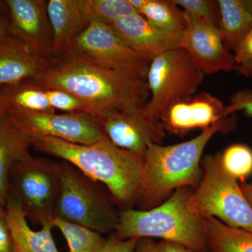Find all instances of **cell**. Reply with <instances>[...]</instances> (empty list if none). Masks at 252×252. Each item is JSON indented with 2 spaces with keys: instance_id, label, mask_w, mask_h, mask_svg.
Masks as SVG:
<instances>
[{
  "instance_id": "obj_1",
  "label": "cell",
  "mask_w": 252,
  "mask_h": 252,
  "mask_svg": "<svg viewBox=\"0 0 252 252\" xmlns=\"http://www.w3.org/2000/svg\"><path fill=\"white\" fill-rule=\"evenodd\" d=\"M39 152L62 159L91 179L103 184L124 210L139 202L144 157L116 147L107 139L78 144L49 137L31 139Z\"/></svg>"
},
{
  "instance_id": "obj_2",
  "label": "cell",
  "mask_w": 252,
  "mask_h": 252,
  "mask_svg": "<svg viewBox=\"0 0 252 252\" xmlns=\"http://www.w3.org/2000/svg\"><path fill=\"white\" fill-rule=\"evenodd\" d=\"M32 81L42 89L74 94L93 115L117 104H146L149 96L146 79L99 67L67 53L53 56L47 70Z\"/></svg>"
},
{
  "instance_id": "obj_3",
  "label": "cell",
  "mask_w": 252,
  "mask_h": 252,
  "mask_svg": "<svg viewBox=\"0 0 252 252\" xmlns=\"http://www.w3.org/2000/svg\"><path fill=\"white\" fill-rule=\"evenodd\" d=\"M226 119L205 129L192 140L170 146L149 143L144 156L140 202L147 210L157 205L173 189L195 186L201 177L204 149L212 136L230 127Z\"/></svg>"
},
{
  "instance_id": "obj_4",
  "label": "cell",
  "mask_w": 252,
  "mask_h": 252,
  "mask_svg": "<svg viewBox=\"0 0 252 252\" xmlns=\"http://www.w3.org/2000/svg\"><path fill=\"white\" fill-rule=\"evenodd\" d=\"M190 194L187 187H183L176 189L169 200L160 206L151 210H122L117 229L113 233L122 240L158 238L195 252H207L203 217L189 208Z\"/></svg>"
},
{
  "instance_id": "obj_5",
  "label": "cell",
  "mask_w": 252,
  "mask_h": 252,
  "mask_svg": "<svg viewBox=\"0 0 252 252\" xmlns=\"http://www.w3.org/2000/svg\"><path fill=\"white\" fill-rule=\"evenodd\" d=\"M107 189L67 162H62V185L54 217L100 234L115 231L119 212Z\"/></svg>"
},
{
  "instance_id": "obj_6",
  "label": "cell",
  "mask_w": 252,
  "mask_h": 252,
  "mask_svg": "<svg viewBox=\"0 0 252 252\" xmlns=\"http://www.w3.org/2000/svg\"><path fill=\"white\" fill-rule=\"evenodd\" d=\"M62 185V162L31 154L11 167L7 198L14 199L35 224L51 223Z\"/></svg>"
},
{
  "instance_id": "obj_7",
  "label": "cell",
  "mask_w": 252,
  "mask_h": 252,
  "mask_svg": "<svg viewBox=\"0 0 252 252\" xmlns=\"http://www.w3.org/2000/svg\"><path fill=\"white\" fill-rule=\"evenodd\" d=\"M201 164L203 178L189 197V210L202 217H218L228 226L252 233V207L237 180L222 166L220 154L206 156Z\"/></svg>"
},
{
  "instance_id": "obj_8",
  "label": "cell",
  "mask_w": 252,
  "mask_h": 252,
  "mask_svg": "<svg viewBox=\"0 0 252 252\" xmlns=\"http://www.w3.org/2000/svg\"><path fill=\"white\" fill-rule=\"evenodd\" d=\"M204 75L183 48L154 58L146 77L151 94L145 104L146 112L152 119L160 120L170 104L193 95Z\"/></svg>"
},
{
  "instance_id": "obj_9",
  "label": "cell",
  "mask_w": 252,
  "mask_h": 252,
  "mask_svg": "<svg viewBox=\"0 0 252 252\" xmlns=\"http://www.w3.org/2000/svg\"><path fill=\"white\" fill-rule=\"evenodd\" d=\"M63 53L99 67L144 79L152 61L130 49L109 26L96 21L91 22Z\"/></svg>"
},
{
  "instance_id": "obj_10",
  "label": "cell",
  "mask_w": 252,
  "mask_h": 252,
  "mask_svg": "<svg viewBox=\"0 0 252 252\" xmlns=\"http://www.w3.org/2000/svg\"><path fill=\"white\" fill-rule=\"evenodd\" d=\"M145 104H117L94 116L109 142L119 148L144 157L148 144H161L165 135L161 122L149 117Z\"/></svg>"
},
{
  "instance_id": "obj_11",
  "label": "cell",
  "mask_w": 252,
  "mask_h": 252,
  "mask_svg": "<svg viewBox=\"0 0 252 252\" xmlns=\"http://www.w3.org/2000/svg\"><path fill=\"white\" fill-rule=\"evenodd\" d=\"M20 129L31 137H49L78 144L106 138L97 119L87 113H39L8 111Z\"/></svg>"
},
{
  "instance_id": "obj_12",
  "label": "cell",
  "mask_w": 252,
  "mask_h": 252,
  "mask_svg": "<svg viewBox=\"0 0 252 252\" xmlns=\"http://www.w3.org/2000/svg\"><path fill=\"white\" fill-rule=\"evenodd\" d=\"M186 15L187 26L182 34V48L195 65L204 74L235 70L234 55L223 44L218 26Z\"/></svg>"
},
{
  "instance_id": "obj_13",
  "label": "cell",
  "mask_w": 252,
  "mask_h": 252,
  "mask_svg": "<svg viewBox=\"0 0 252 252\" xmlns=\"http://www.w3.org/2000/svg\"><path fill=\"white\" fill-rule=\"evenodd\" d=\"M46 0H6L9 34L36 54L52 57L53 31Z\"/></svg>"
},
{
  "instance_id": "obj_14",
  "label": "cell",
  "mask_w": 252,
  "mask_h": 252,
  "mask_svg": "<svg viewBox=\"0 0 252 252\" xmlns=\"http://www.w3.org/2000/svg\"><path fill=\"white\" fill-rule=\"evenodd\" d=\"M221 100L203 92L170 104L160 118L165 130L185 135L194 129H205L226 119Z\"/></svg>"
},
{
  "instance_id": "obj_15",
  "label": "cell",
  "mask_w": 252,
  "mask_h": 252,
  "mask_svg": "<svg viewBox=\"0 0 252 252\" xmlns=\"http://www.w3.org/2000/svg\"><path fill=\"white\" fill-rule=\"evenodd\" d=\"M109 26L130 49L150 60L182 47V34L156 27L140 14L119 18Z\"/></svg>"
},
{
  "instance_id": "obj_16",
  "label": "cell",
  "mask_w": 252,
  "mask_h": 252,
  "mask_svg": "<svg viewBox=\"0 0 252 252\" xmlns=\"http://www.w3.org/2000/svg\"><path fill=\"white\" fill-rule=\"evenodd\" d=\"M51 59L8 36L0 43V89L40 77L49 68Z\"/></svg>"
},
{
  "instance_id": "obj_17",
  "label": "cell",
  "mask_w": 252,
  "mask_h": 252,
  "mask_svg": "<svg viewBox=\"0 0 252 252\" xmlns=\"http://www.w3.org/2000/svg\"><path fill=\"white\" fill-rule=\"evenodd\" d=\"M47 12L53 31V57L64 52L91 21L79 0H49Z\"/></svg>"
},
{
  "instance_id": "obj_18",
  "label": "cell",
  "mask_w": 252,
  "mask_h": 252,
  "mask_svg": "<svg viewBox=\"0 0 252 252\" xmlns=\"http://www.w3.org/2000/svg\"><path fill=\"white\" fill-rule=\"evenodd\" d=\"M6 220L16 252H60L52 235V222L32 229L22 207L14 199L7 198L4 207Z\"/></svg>"
},
{
  "instance_id": "obj_19",
  "label": "cell",
  "mask_w": 252,
  "mask_h": 252,
  "mask_svg": "<svg viewBox=\"0 0 252 252\" xmlns=\"http://www.w3.org/2000/svg\"><path fill=\"white\" fill-rule=\"evenodd\" d=\"M31 137L16 125L9 112L0 120V210L7 199L8 179L11 167L30 154Z\"/></svg>"
},
{
  "instance_id": "obj_20",
  "label": "cell",
  "mask_w": 252,
  "mask_h": 252,
  "mask_svg": "<svg viewBox=\"0 0 252 252\" xmlns=\"http://www.w3.org/2000/svg\"><path fill=\"white\" fill-rule=\"evenodd\" d=\"M218 28L227 49L235 51L252 28V16L245 0H219Z\"/></svg>"
},
{
  "instance_id": "obj_21",
  "label": "cell",
  "mask_w": 252,
  "mask_h": 252,
  "mask_svg": "<svg viewBox=\"0 0 252 252\" xmlns=\"http://www.w3.org/2000/svg\"><path fill=\"white\" fill-rule=\"evenodd\" d=\"M207 246L212 252H252V233L233 228L215 217H203Z\"/></svg>"
},
{
  "instance_id": "obj_22",
  "label": "cell",
  "mask_w": 252,
  "mask_h": 252,
  "mask_svg": "<svg viewBox=\"0 0 252 252\" xmlns=\"http://www.w3.org/2000/svg\"><path fill=\"white\" fill-rule=\"evenodd\" d=\"M9 110L39 113H55L46 95L45 89L32 80L23 81L2 88ZM8 110V111H9Z\"/></svg>"
},
{
  "instance_id": "obj_23",
  "label": "cell",
  "mask_w": 252,
  "mask_h": 252,
  "mask_svg": "<svg viewBox=\"0 0 252 252\" xmlns=\"http://www.w3.org/2000/svg\"><path fill=\"white\" fill-rule=\"evenodd\" d=\"M139 14L156 27L175 34H183L187 18L173 0H145Z\"/></svg>"
},
{
  "instance_id": "obj_24",
  "label": "cell",
  "mask_w": 252,
  "mask_h": 252,
  "mask_svg": "<svg viewBox=\"0 0 252 252\" xmlns=\"http://www.w3.org/2000/svg\"><path fill=\"white\" fill-rule=\"evenodd\" d=\"M51 222L65 238L69 247L68 252L103 251L107 239L104 238L100 233L59 217H54Z\"/></svg>"
},
{
  "instance_id": "obj_25",
  "label": "cell",
  "mask_w": 252,
  "mask_h": 252,
  "mask_svg": "<svg viewBox=\"0 0 252 252\" xmlns=\"http://www.w3.org/2000/svg\"><path fill=\"white\" fill-rule=\"evenodd\" d=\"M84 12L92 21L112 24L125 16L138 14L128 0H79Z\"/></svg>"
},
{
  "instance_id": "obj_26",
  "label": "cell",
  "mask_w": 252,
  "mask_h": 252,
  "mask_svg": "<svg viewBox=\"0 0 252 252\" xmlns=\"http://www.w3.org/2000/svg\"><path fill=\"white\" fill-rule=\"evenodd\" d=\"M220 157L222 166L235 180L244 181L252 173V150L248 146L233 144Z\"/></svg>"
},
{
  "instance_id": "obj_27",
  "label": "cell",
  "mask_w": 252,
  "mask_h": 252,
  "mask_svg": "<svg viewBox=\"0 0 252 252\" xmlns=\"http://www.w3.org/2000/svg\"><path fill=\"white\" fill-rule=\"evenodd\" d=\"M177 6L183 9L186 14L191 17L205 20L218 26V3L210 0H173Z\"/></svg>"
},
{
  "instance_id": "obj_28",
  "label": "cell",
  "mask_w": 252,
  "mask_h": 252,
  "mask_svg": "<svg viewBox=\"0 0 252 252\" xmlns=\"http://www.w3.org/2000/svg\"><path fill=\"white\" fill-rule=\"evenodd\" d=\"M44 89L49 103L55 111L58 109L65 113L92 114L87 104L74 94L59 89Z\"/></svg>"
},
{
  "instance_id": "obj_29",
  "label": "cell",
  "mask_w": 252,
  "mask_h": 252,
  "mask_svg": "<svg viewBox=\"0 0 252 252\" xmlns=\"http://www.w3.org/2000/svg\"><path fill=\"white\" fill-rule=\"evenodd\" d=\"M238 72L246 77L252 76V63L240 66ZM240 110H243L248 117H252V91L246 90L236 93L230 99V104L225 106V114L228 117Z\"/></svg>"
},
{
  "instance_id": "obj_30",
  "label": "cell",
  "mask_w": 252,
  "mask_h": 252,
  "mask_svg": "<svg viewBox=\"0 0 252 252\" xmlns=\"http://www.w3.org/2000/svg\"><path fill=\"white\" fill-rule=\"evenodd\" d=\"M234 52L236 65H243L252 62V28L239 43Z\"/></svg>"
},
{
  "instance_id": "obj_31",
  "label": "cell",
  "mask_w": 252,
  "mask_h": 252,
  "mask_svg": "<svg viewBox=\"0 0 252 252\" xmlns=\"http://www.w3.org/2000/svg\"><path fill=\"white\" fill-rule=\"evenodd\" d=\"M140 239L122 240L118 239L114 233L107 238L102 252H132Z\"/></svg>"
},
{
  "instance_id": "obj_32",
  "label": "cell",
  "mask_w": 252,
  "mask_h": 252,
  "mask_svg": "<svg viewBox=\"0 0 252 252\" xmlns=\"http://www.w3.org/2000/svg\"><path fill=\"white\" fill-rule=\"evenodd\" d=\"M0 252H16L4 209L0 210Z\"/></svg>"
},
{
  "instance_id": "obj_33",
  "label": "cell",
  "mask_w": 252,
  "mask_h": 252,
  "mask_svg": "<svg viewBox=\"0 0 252 252\" xmlns=\"http://www.w3.org/2000/svg\"><path fill=\"white\" fill-rule=\"evenodd\" d=\"M158 252H195L179 244L162 240L157 244Z\"/></svg>"
},
{
  "instance_id": "obj_34",
  "label": "cell",
  "mask_w": 252,
  "mask_h": 252,
  "mask_svg": "<svg viewBox=\"0 0 252 252\" xmlns=\"http://www.w3.org/2000/svg\"><path fill=\"white\" fill-rule=\"evenodd\" d=\"M132 252H158L157 244L151 238L140 239Z\"/></svg>"
},
{
  "instance_id": "obj_35",
  "label": "cell",
  "mask_w": 252,
  "mask_h": 252,
  "mask_svg": "<svg viewBox=\"0 0 252 252\" xmlns=\"http://www.w3.org/2000/svg\"><path fill=\"white\" fill-rule=\"evenodd\" d=\"M8 24L9 21H6L2 16H0V43L10 35Z\"/></svg>"
},
{
  "instance_id": "obj_36",
  "label": "cell",
  "mask_w": 252,
  "mask_h": 252,
  "mask_svg": "<svg viewBox=\"0 0 252 252\" xmlns=\"http://www.w3.org/2000/svg\"><path fill=\"white\" fill-rule=\"evenodd\" d=\"M8 110H9V107H8L7 102L2 90L0 89V120L8 112Z\"/></svg>"
},
{
  "instance_id": "obj_37",
  "label": "cell",
  "mask_w": 252,
  "mask_h": 252,
  "mask_svg": "<svg viewBox=\"0 0 252 252\" xmlns=\"http://www.w3.org/2000/svg\"><path fill=\"white\" fill-rule=\"evenodd\" d=\"M241 189L245 198L248 200V203L252 207V185L244 184L241 187Z\"/></svg>"
},
{
  "instance_id": "obj_38",
  "label": "cell",
  "mask_w": 252,
  "mask_h": 252,
  "mask_svg": "<svg viewBox=\"0 0 252 252\" xmlns=\"http://www.w3.org/2000/svg\"><path fill=\"white\" fill-rule=\"evenodd\" d=\"M6 10L8 11L5 1H0V16H1V14Z\"/></svg>"
},
{
  "instance_id": "obj_39",
  "label": "cell",
  "mask_w": 252,
  "mask_h": 252,
  "mask_svg": "<svg viewBox=\"0 0 252 252\" xmlns=\"http://www.w3.org/2000/svg\"><path fill=\"white\" fill-rule=\"evenodd\" d=\"M245 3L252 16V0H245Z\"/></svg>"
},
{
  "instance_id": "obj_40",
  "label": "cell",
  "mask_w": 252,
  "mask_h": 252,
  "mask_svg": "<svg viewBox=\"0 0 252 252\" xmlns=\"http://www.w3.org/2000/svg\"><path fill=\"white\" fill-rule=\"evenodd\" d=\"M1 210H2V209H1Z\"/></svg>"
}]
</instances>
